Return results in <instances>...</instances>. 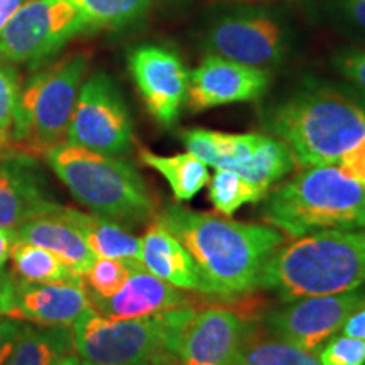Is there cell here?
<instances>
[{
    "label": "cell",
    "mask_w": 365,
    "mask_h": 365,
    "mask_svg": "<svg viewBox=\"0 0 365 365\" xmlns=\"http://www.w3.org/2000/svg\"><path fill=\"white\" fill-rule=\"evenodd\" d=\"M54 365H80V357L75 352L68 354L63 359H59Z\"/></svg>",
    "instance_id": "cell-40"
},
{
    "label": "cell",
    "mask_w": 365,
    "mask_h": 365,
    "mask_svg": "<svg viewBox=\"0 0 365 365\" xmlns=\"http://www.w3.org/2000/svg\"><path fill=\"white\" fill-rule=\"evenodd\" d=\"M150 365H180V364H178V360L175 359V355H166V357L159 359L158 362H154V364H150Z\"/></svg>",
    "instance_id": "cell-41"
},
{
    "label": "cell",
    "mask_w": 365,
    "mask_h": 365,
    "mask_svg": "<svg viewBox=\"0 0 365 365\" xmlns=\"http://www.w3.org/2000/svg\"><path fill=\"white\" fill-rule=\"evenodd\" d=\"M24 323L19 319H0V365H6L19 340Z\"/></svg>",
    "instance_id": "cell-35"
},
{
    "label": "cell",
    "mask_w": 365,
    "mask_h": 365,
    "mask_svg": "<svg viewBox=\"0 0 365 365\" xmlns=\"http://www.w3.org/2000/svg\"><path fill=\"white\" fill-rule=\"evenodd\" d=\"M331 6L346 33L365 43V0H331Z\"/></svg>",
    "instance_id": "cell-31"
},
{
    "label": "cell",
    "mask_w": 365,
    "mask_h": 365,
    "mask_svg": "<svg viewBox=\"0 0 365 365\" xmlns=\"http://www.w3.org/2000/svg\"><path fill=\"white\" fill-rule=\"evenodd\" d=\"M58 208L38 158L22 153L0 156V228L16 230L27 220Z\"/></svg>",
    "instance_id": "cell-15"
},
{
    "label": "cell",
    "mask_w": 365,
    "mask_h": 365,
    "mask_svg": "<svg viewBox=\"0 0 365 365\" xmlns=\"http://www.w3.org/2000/svg\"><path fill=\"white\" fill-rule=\"evenodd\" d=\"M86 27L68 0H27L0 31V61L36 68Z\"/></svg>",
    "instance_id": "cell-8"
},
{
    "label": "cell",
    "mask_w": 365,
    "mask_h": 365,
    "mask_svg": "<svg viewBox=\"0 0 365 365\" xmlns=\"http://www.w3.org/2000/svg\"><path fill=\"white\" fill-rule=\"evenodd\" d=\"M239 365H322V362L313 352L289 341L261 340L250 335Z\"/></svg>",
    "instance_id": "cell-27"
},
{
    "label": "cell",
    "mask_w": 365,
    "mask_h": 365,
    "mask_svg": "<svg viewBox=\"0 0 365 365\" xmlns=\"http://www.w3.org/2000/svg\"><path fill=\"white\" fill-rule=\"evenodd\" d=\"M66 143L122 156L132 149L134 129L122 91L107 73H93L78 91Z\"/></svg>",
    "instance_id": "cell-9"
},
{
    "label": "cell",
    "mask_w": 365,
    "mask_h": 365,
    "mask_svg": "<svg viewBox=\"0 0 365 365\" xmlns=\"http://www.w3.org/2000/svg\"><path fill=\"white\" fill-rule=\"evenodd\" d=\"M322 365H365V340L355 336H331L318 355Z\"/></svg>",
    "instance_id": "cell-30"
},
{
    "label": "cell",
    "mask_w": 365,
    "mask_h": 365,
    "mask_svg": "<svg viewBox=\"0 0 365 365\" xmlns=\"http://www.w3.org/2000/svg\"><path fill=\"white\" fill-rule=\"evenodd\" d=\"M336 70L350 85L365 93V48H349L336 54Z\"/></svg>",
    "instance_id": "cell-33"
},
{
    "label": "cell",
    "mask_w": 365,
    "mask_h": 365,
    "mask_svg": "<svg viewBox=\"0 0 365 365\" xmlns=\"http://www.w3.org/2000/svg\"><path fill=\"white\" fill-rule=\"evenodd\" d=\"M9 259L17 279L27 282H83V277L61 262L56 255L29 242L17 240Z\"/></svg>",
    "instance_id": "cell-24"
},
{
    "label": "cell",
    "mask_w": 365,
    "mask_h": 365,
    "mask_svg": "<svg viewBox=\"0 0 365 365\" xmlns=\"http://www.w3.org/2000/svg\"><path fill=\"white\" fill-rule=\"evenodd\" d=\"M68 191L93 215L122 227H137L156 217V198L130 163L63 143L44 154Z\"/></svg>",
    "instance_id": "cell-4"
},
{
    "label": "cell",
    "mask_w": 365,
    "mask_h": 365,
    "mask_svg": "<svg viewBox=\"0 0 365 365\" xmlns=\"http://www.w3.org/2000/svg\"><path fill=\"white\" fill-rule=\"evenodd\" d=\"M139 264L140 262L95 257V261L83 274L86 293L97 298H110L125 284L134 267Z\"/></svg>",
    "instance_id": "cell-28"
},
{
    "label": "cell",
    "mask_w": 365,
    "mask_h": 365,
    "mask_svg": "<svg viewBox=\"0 0 365 365\" xmlns=\"http://www.w3.org/2000/svg\"><path fill=\"white\" fill-rule=\"evenodd\" d=\"M90 307L83 282H27L16 277L9 318L39 327H71Z\"/></svg>",
    "instance_id": "cell-16"
},
{
    "label": "cell",
    "mask_w": 365,
    "mask_h": 365,
    "mask_svg": "<svg viewBox=\"0 0 365 365\" xmlns=\"http://www.w3.org/2000/svg\"><path fill=\"white\" fill-rule=\"evenodd\" d=\"M24 2L26 0H0V31Z\"/></svg>",
    "instance_id": "cell-39"
},
{
    "label": "cell",
    "mask_w": 365,
    "mask_h": 365,
    "mask_svg": "<svg viewBox=\"0 0 365 365\" xmlns=\"http://www.w3.org/2000/svg\"><path fill=\"white\" fill-rule=\"evenodd\" d=\"M249 336L247 318L234 309H195L178 333L173 355L180 365H239Z\"/></svg>",
    "instance_id": "cell-12"
},
{
    "label": "cell",
    "mask_w": 365,
    "mask_h": 365,
    "mask_svg": "<svg viewBox=\"0 0 365 365\" xmlns=\"http://www.w3.org/2000/svg\"><path fill=\"white\" fill-rule=\"evenodd\" d=\"M205 46L210 54L267 70L284 58L287 31L261 9H235L210 22Z\"/></svg>",
    "instance_id": "cell-10"
},
{
    "label": "cell",
    "mask_w": 365,
    "mask_h": 365,
    "mask_svg": "<svg viewBox=\"0 0 365 365\" xmlns=\"http://www.w3.org/2000/svg\"><path fill=\"white\" fill-rule=\"evenodd\" d=\"M365 286V228H330L296 237L264 262L257 287L282 299L346 293Z\"/></svg>",
    "instance_id": "cell-3"
},
{
    "label": "cell",
    "mask_w": 365,
    "mask_h": 365,
    "mask_svg": "<svg viewBox=\"0 0 365 365\" xmlns=\"http://www.w3.org/2000/svg\"><path fill=\"white\" fill-rule=\"evenodd\" d=\"M16 242V232L9 228H0V269H4L11 255V247Z\"/></svg>",
    "instance_id": "cell-38"
},
{
    "label": "cell",
    "mask_w": 365,
    "mask_h": 365,
    "mask_svg": "<svg viewBox=\"0 0 365 365\" xmlns=\"http://www.w3.org/2000/svg\"><path fill=\"white\" fill-rule=\"evenodd\" d=\"M294 166L293 154L282 140L277 137L257 134L252 153L239 168L237 175L269 191L274 182L289 175Z\"/></svg>",
    "instance_id": "cell-23"
},
{
    "label": "cell",
    "mask_w": 365,
    "mask_h": 365,
    "mask_svg": "<svg viewBox=\"0 0 365 365\" xmlns=\"http://www.w3.org/2000/svg\"><path fill=\"white\" fill-rule=\"evenodd\" d=\"M264 200V220L289 237L365 228V186L333 164L304 168Z\"/></svg>",
    "instance_id": "cell-5"
},
{
    "label": "cell",
    "mask_w": 365,
    "mask_h": 365,
    "mask_svg": "<svg viewBox=\"0 0 365 365\" xmlns=\"http://www.w3.org/2000/svg\"><path fill=\"white\" fill-rule=\"evenodd\" d=\"M88 27L115 29L143 17L153 0H68Z\"/></svg>",
    "instance_id": "cell-26"
},
{
    "label": "cell",
    "mask_w": 365,
    "mask_h": 365,
    "mask_svg": "<svg viewBox=\"0 0 365 365\" xmlns=\"http://www.w3.org/2000/svg\"><path fill=\"white\" fill-rule=\"evenodd\" d=\"M90 65L86 53L61 58L33 75L21 90L14 125V149L39 158L66 143L78 91Z\"/></svg>",
    "instance_id": "cell-7"
},
{
    "label": "cell",
    "mask_w": 365,
    "mask_h": 365,
    "mask_svg": "<svg viewBox=\"0 0 365 365\" xmlns=\"http://www.w3.org/2000/svg\"><path fill=\"white\" fill-rule=\"evenodd\" d=\"M271 83L267 70L242 65L210 54L190 73V110L203 112L228 103L254 102L266 93Z\"/></svg>",
    "instance_id": "cell-14"
},
{
    "label": "cell",
    "mask_w": 365,
    "mask_h": 365,
    "mask_svg": "<svg viewBox=\"0 0 365 365\" xmlns=\"http://www.w3.org/2000/svg\"><path fill=\"white\" fill-rule=\"evenodd\" d=\"M140 240V264L150 274L180 289L200 291V277L188 250L156 217Z\"/></svg>",
    "instance_id": "cell-18"
},
{
    "label": "cell",
    "mask_w": 365,
    "mask_h": 365,
    "mask_svg": "<svg viewBox=\"0 0 365 365\" xmlns=\"http://www.w3.org/2000/svg\"><path fill=\"white\" fill-rule=\"evenodd\" d=\"M163 223L193 259L205 294L230 298L257 287L267 257L284 244L282 232L259 223H244L213 213L168 205Z\"/></svg>",
    "instance_id": "cell-1"
},
{
    "label": "cell",
    "mask_w": 365,
    "mask_h": 365,
    "mask_svg": "<svg viewBox=\"0 0 365 365\" xmlns=\"http://www.w3.org/2000/svg\"><path fill=\"white\" fill-rule=\"evenodd\" d=\"M341 330H344V335L365 340V307L357 309L352 317L346 319Z\"/></svg>",
    "instance_id": "cell-37"
},
{
    "label": "cell",
    "mask_w": 365,
    "mask_h": 365,
    "mask_svg": "<svg viewBox=\"0 0 365 365\" xmlns=\"http://www.w3.org/2000/svg\"><path fill=\"white\" fill-rule=\"evenodd\" d=\"M91 308L108 318H145L171 312V309L193 307V299L180 287L159 279L143 264L134 267L130 277L110 298L90 296Z\"/></svg>",
    "instance_id": "cell-17"
},
{
    "label": "cell",
    "mask_w": 365,
    "mask_h": 365,
    "mask_svg": "<svg viewBox=\"0 0 365 365\" xmlns=\"http://www.w3.org/2000/svg\"><path fill=\"white\" fill-rule=\"evenodd\" d=\"M293 301L267 314L269 331L276 339L314 352L335 336L357 309L365 307V286L346 293Z\"/></svg>",
    "instance_id": "cell-11"
},
{
    "label": "cell",
    "mask_w": 365,
    "mask_h": 365,
    "mask_svg": "<svg viewBox=\"0 0 365 365\" xmlns=\"http://www.w3.org/2000/svg\"><path fill=\"white\" fill-rule=\"evenodd\" d=\"M139 159L145 166L158 171L170 182L176 202H190L210 181L208 166L193 154L182 153L175 156H159L148 149H140Z\"/></svg>",
    "instance_id": "cell-22"
},
{
    "label": "cell",
    "mask_w": 365,
    "mask_h": 365,
    "mask_svg": "<svg viewBox=\"0 0 365 365\" xmlns=\"http://www.w3.org/2000/svg\"><path fill=\"white\" fill-rule=\"evenodd\" d=\"M210 182L208 198L222 215H234L245 203H259L266 198L269 191L244 180L230 170H217Z\"/></svg>",
    "instance_id": "cell-25"
},
{
    "label": "cell",
    "mask_w": 365,
    "mask_h": 365,
    "mask_svg": "<svg viewBox=\"0 0 365 365\" xmlns=\"http://www.w3.org/2000/svg\"><path fill=\"white\" fill-rule=\"evenodd\" d=\"M182 143L186 149L195 158L207 164V166L215 168L217 164V143H215V130L207 129H188L182 132Z\"/></svg>",
    "instance_id": "cell-32"
},
{
    "label": "cell",
    "mask_w": 365,
    "mask_h": 365,
    "mask_svg": "<svg viewBox=\"0 0 365 365\" xmlns=\"http://www.w3.org/2000/svg\"><path fill=\"white\" fill-rule=\"evenodd\" d=\"M19 97V73L14 66L0 63V156L17 153L14 149V125H16Z\"/></svg>",
    "instance_id": "cell-29"
},
{
    "label": "cell",
    "mask_w": 365,
    "mask_h": 365,
    "mask_svg": "<svg viewBox=\"0 0 365 365\" xmlns=\"http://www.w3.org/2000/svg\"><path fill=\"white\" fill-rule=\"evenodd\" d=\"M59 215L78 228L95 257L140 262L143 240L125 227L93 213H83L70 207H59Z\"/></svg>",
    "instance_id": "cell-20"
},
{
    "label": "cell",
    "mask_w": 365,
    "mask_h": 365,
    "mask_svg": "<svg viewBox=\"0 0 365 365\" xmlns=\"http://www.w3.org/2000/svg\"><path fill=\"white\" fill-rule=\"evenodd\" d=\"M58 210L22 223L14 230L16 239L49 250L59 261L83 277L86 269L95 261V255L88 249L78 228L59 215Z\"/></svg>",
    "instance_id": "cell-19"
},
{
    "label": "cell",
    "mask_w": 365,
    "mask_h": 365,
    "mask_svg": "<svg viewBox=\"0 0 365 365\" xmlns=\"http://www.w3.org/2000/svg\"><path fill=\"white\" fill-rule=\"evenodd\" d=\"M340 170L365 186V137L340 159Z\"/></svg>",
    "instance_id": "cell-34"
},
{
    "label": "cell",
    "mask_w": 365,
    "mask_h": 365,
    "mask_svg": "<svg viewBox=\"0 0 365 365\" xmlns=\"http://www.w3.org/2000/svg\"><path fill=\"white\" fill-rule=\"evenodd\" d=\"M14 284H16V276L0 269V317H9L11 313Z\"/></svg>",
    "instance_id": "cell-36"
},
{
    "label": "cell",
    "mask_w": 365,
    "mask_h": 365,
    "mask_svg": "<svg viewBox=\"0 0 365 365\" xmlns=\"http://www.w3.org/2000/svg\"><path fill=\"white\" fill-rule=\"evenodd\" d=\"M264 125L298 166H328L365 137V93L350 83L307 81L274 103Z\"/></svg>",
    "instance_id": "cell-2"
},
{
    "label": "cell",
    "mask_w": 365,
    "mask_h": 365,
    "mask_svg": "<svg viewBox=\"0 0 365 365\" xmlns=\"http://www.w3.org/2000/svg\"><path fill=\"white\" fill-rule=\"evenodd\" d=\"M73 352L71 327L24 325L6 365H54Z\"/></svg>",
    "instance_id": "cell-21"
},
{
    "label": "cell",
    "mask_w": 365,
    "mask_h": 365,
    "mask_svg": "<svg viewBox=\"0 0 365 365\" xmlns=\"http://www.w3.org/2000/svg\"><path fill=\"white\" fill-rule=\"evenodd\" d=\"M127 65L154 120L168 129L175 125L188 97L190 71L182 59L170 48L143 44L129 53Z\"/></svg>",
    "instance_id": "cell-13"
},
{
    "label": "cell",
    "mask_w": 365,
    "mask_h": 365,
    "mask_svg": "<svg viewBox=\"0 0 365 365\" xmlns=\"http://www.w3.org/2000/svg\"><path fill=\"white\" fill-rule=\"evenodd\" d=\"M195 309L185 307L154 317L118 319L90 307L71 325L73 349L90 362L150 365L173 355L178 333Z\"/></svg>",
    "instance_id": "cell-6"
},
{
    "label": "cell",
    "mask_w": 365,
    "mask_h": 365,
    "mask_svg": "<svg viewBox=\"0 0 365 365\" xmlns=\"http://www.w3.org/2000/svg\"><path fill=\"white\" fill-rule=\"evenodd\" d=\"M80 365H120V364H100V362H90V360H80Z\"/></svg>",
    "instance_id": "cell-42"
}]
</instances>
